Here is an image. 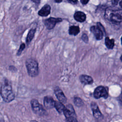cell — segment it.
Returning a JSON list of instances; mask_svg holds the SVG:
<instances>
[{
    "mask_svg": "<svg viewBox=\"0 0 122 122\" xmlns=\"http://www.w3.org/2000/svg\"><path fill=\"white\" fill-rule=\"evenodd\" d=\"M120 6L122 8V0L120 1Z\"/></svg>",
    "mask_w": 122,
    "mask_h": 122,
    "instance_id": "f1b7e54d",
    "label": "cell"
},
{
    "mask_svg": "<svg viewBox=\"0 0 122 122\" xmlns=\"http://www.w3.org/2000/svg\"><path fill=\"white\" fill-rule=\"evenodd\" d=\"M65 122H78L76 119V116H71L68 118H66Z\"/></svg>",
    "mask_w": 122,
    "mask_h": 122,
    "instance_id": "ffe728a7",
    "label": "cell"
},
{
    "mask_svg": "<svg viewBox=\"0 0 122 122\" xmlns=\"http://www.w3.org/2000/svg\"><path fill=\"white\" fill-rule=\"evenodd\" d=\"M0 122H4V121H3V120H2V119H1V120H0Z\"/></svg>",
    "mask_w": 122,
    "mask_h": 122,
    "instance_id": "1f68e13d",
    "label": "cell"
},
{
    "mask_svg": "<svg viewBox=\"0 0 122 122\" xmlns=\"http://www.w3.org/2000/svg\"><path fill=\"white\" fill-rule=\"evenodd\" d=\"M61 21L62 19L61 18H55L51 17L45 20L44 24L48 29L51 30L54 27L56 23L61 22Z\"/></svg>",
    "mask_w": 122,
    "mask_h": 122,
    "instance_id": "52a82bcc",
    "label": "cell"
},
{
    "mask_svg": "<svg viewBox=\"0 0 122 122\" xmlns=\"http://www.w3.org/2000/svg\"><path fill=\"white\" fill-rule=\"evenodd\" d=\"M81 39L85 43H87L88 42V41H89L88 37L87 35V34H82V35L81 36Z\"/></svg>",
    "mask_w": 122,
    "mask_h": 122,
    "instance_id": "7402d4cb",
    "label": "cell"
},
{
    "mask_svg": "<svg viewBox=\"0 0 122 122\" xmlns=\"http://www.w3.org/2000/svg\"><path fill=\"white\" fill-rule=\"evenodd\" d=\"M120 60H121V61H122V55L121 56V57H120Z\"/></svg>",
    "mask_w": 122,
    "mask_h": 122,
    "instance_id": "4dcf8cb0",
    "label": "cell"
},
{
    "mask_svg": "<svg viewBox=\"0 0 122 122\" xmlns=\"http://www.w3.org/2000/svg\"><path fill=\"white\" fill-rule=\"evenodd\" d=\"M120 11L107 9L105 11V17L114 23H120L122 21V15Z\"/></svg>",
    "mask_w": 122,
    "mask_h": 122,
    "instance_id": "3957f363",
    "label": "cell"
},
{
    "mask_svg": "<svg viewBox=\"0 0 122 122\" xmlns=\"http://www.w3.org/2000/svg\"><path fill=\"white\" fill-rule=\"evenodd\" d=\"M90 30L94 34L97 40L102 39L103 36V33L98 26H92L91 27Z\"/></svg>",
    "mask_w": 122,
    "mask_h": 122,
    "instance_id": "ba28073f",
    "label": "cell"
},
{
    "mask_svg": "<svg viewBox=\"0 0 122 122\" xmlns=\"http://www.w3.org/2000/svg\"><path fill=\"white\" fill-rule=\"evenodd\" d=\"M54 108L59 113L61 114L63 113L66 107L62 104V102L60 101H55Z\"/></svg>",
    "mask_w": 122,
    "mask_h": 122,
    "instance_id": "9a60e30c",
    "label": "cell"
},
{
    "mask_svg": "<svg viewBox=\"0 0 122 122\" xmlns=\"http://www.w3.org/2000/svg\"><path fill=\"white\" fill-rule=\"evenodd\" d=\"M54 93L60 102L62 103H65L67 102V98L64 94L62 90L59 87H56L54 89Z\"/></svg>",
    "mask_w": 122,
    "mask_h": 122,
    "instance_id": "9c48e42d",
    "label": "cell"
},
{
    "mask_svg": "<svg viewBox=\"0 0 122 122\" xmlns=\"http://www.w3.org/2000/svg\"><path fill=\"white\" fill-rule=\"evenodd\" d=\"M93 96L95 99H99L101 97L106 99L108 96V94L105 87L100 86L95 89L93 92Z\"/></svg>",
    "mask_w": 122,
    "mask_h": 122,
    "instance_id": "5b68a950",
    "label": "cell"
},
{
    "mask_svg": "<svg viewBox=\"0 0 122 122\" xmlns=\"http://www.w3.org/2000/svg\"><path fill=\"white\" fill-rule=\"evenodd\" d=\"M30 104L32 109L35 114L40 116H42L46 114V111L36 99L31 100Z\"/></svg>",
    "mask_w": 122,
    "mask_h": 122,
    "instance_id": "277c9868",
    "label": "cell"
},
{
    "mask_svg": "<svg viewBox=\"0 0 122 122\" xmlns=\"http://www.w3.org/2000/svg\"><path fill=\"white\" fill-rule=\"evenodd\" d=\"M63 113L65 116V118H68L71 116H76V114L75 113L73 107L71 104H68L67 105Z\"/></svg>",
    "mask_w": 122,
    "mask_h": 122,
    "instance_id": "8fae6325",
    "label": "cell"
},
{
    "mask_svg": "<svg viewBox=\"0 0 122 122\" xmlns=\"http://www.w3.org/2000/svg\"><path fill=\"white\" fill-rule=\"evenodd\" d=\"M80 80L83 84H91L93 83V80L92 77L87 75H81L80 76Z\"/></svg>",
    "mask_w": 122,
    "mask_h": 122,
    "instance_id": "7c38bea8",
    "label": "cell"
},
{
    "mask_svg": "<svg viewBox=\"0 0 122 122\" xmlns=\"http://www.w3.org/2000/svg\"><path fill=\"white\" fill-rule=\"evenodd\" d=\"M68 0L73 3H76L77 2V0Z\"/></svg>",
    "mask_w": 122,
    "mask_h": 122,
    "instance_id": "4316f807",
    "label": "cell"
},
{
    "mask_svg": "<svg viewBox=\"0 0 122 122\" xmlns=\"http://www.w3.org/2000/svg\"><path fill=\"white\" fill-rule=\"evenodd\" d=\"M121 43H122V38H121Z\"/></svg>",
    "mask_w": 122,
    "mask_h": 122,
    "instance_id": "d6a6232c",
    "label": "cell"
},
{
    "mask_svg": "<svg viewBox=\"0 0 122 122\" xmlns=\"http://www.w3.org/2000/svg\"><path fill=\"white\" fill-rule=\"evenodd\" d=\"M51 12V7L50 5H45L38 12V14L42 17L47 16Z\"/></svg>",
    "mask_w": 122,
    "mask_h": 122,
    "instance_id": "4fadbf2b",
    "label": "cell"
},
{
    "mask_svg": "<svg viewBox=\"0 0 122 122\" xmlns=\"http://www.w3.org/2000/svg\"><path fill=\"white\" fill-rule=\"evenodd\" d=\"M97 26L102 31V32H103V33H105V30H104V27H103V26L101 24L100 22H98V23H97Z\"/></svg>",
    "mask_w": 122,
    "mask_h": 122,
    "instance_id": "603a6c76",
    "label": "cell"
},
{
    "mask_svg": "<svg viewBox=\"0 0 122 122\" xmlns=\"http://www.w3.org/2000/svg\"><path fill=\"white\" fill-rule=\"evenodd\" d=\"M30 122H37L36 120H32V121H31Z\"/></svg>",
    "mask_w": 122,
    "mask_h": 122,
    "instance_id": "f546056e",
    "label": "cell"
},
{
    "mask_svg": "<svg viewBox=\"0 0 122 122\" xmlns=\"http://www.w3.org/2000/svg\"><path fill=\"white\" fill-rule=\"evenodd\" d=\"M91 107L94 117L98 120H102L103 118V116L100 111L97 103L92 102L91 104Z\"/></svg>",
    "mask_w": 122,
    "mask_h": 122,
    "instance_id": "8992f818",
    "label": "cell"
},
{
    "mask_svg": "<svg viewBox=\"0 0 122 122\" xmlns=\"http://www.w3.org/2000/svg\"><path fill=\"white\" fill-rule=\"evenodd\" d=\"M31 0L36 4H39L40 2V0Z\"/></svg>",
    "mask_w": 122,
    "mask_h": 122,
    "instance_id": "484cf974",
    "label": "cell"
},
{
    "mask_svg": "<svg viewBox=\"0 0 122 122\" xmlns=\"http://www.w3.org/2000/svg\"><path fill=\"white\" fill-rule=\"evenodd\" d=\"M43 103L44 106L47 109H51L54 107L55 101L51 97L46 96L44 98Z\"/></svg>",
    "mask_w": 122,
    "mask_h": 122,
    "instance_id": "30bf717a",
    "label": "cell"
},
{
    "mask_svg": "<svg viewBox=\"0 0 122 122\" xmlns=\"http://www.w3.org/2000/svg\"><path fill=\"white\" fill-rule=\"evenodd\" d=\"M119 0H112V3L113 5H117Z\"/></svg>",
    "mask_w": 122,
    "mask_h": 122,
    "instance_id": "d4e9b609",
    "label": "cell"
},
{
    "mask_svg": "<svg viewBox=\"0 0 122 122\" xmlns=\"http://www.w3.org/2000/svg\"><path fill=\"white\" fill-rule=\"evenodd\" d=\"M62 0H55V2H57V3H60V2H61L62 1Z\"/></svg>",
    "mask_w": 122,
    "mask_h": 122,
    "instance_id": "83f0119b",
    "label": "cell"
},
{
    "mask_svg": "<svg viewBox=\"0 0 122 122\" xmlns=\"http://www.w3.org/2000/svg\"><path fill=\"white\" fill-rule=\"evenodd\" d=\"M25 47V44L24 43H22L20 46V47L19 49V50L18 51V52H17V55H20V54L21 53L22 51H23V50L24 49Z\"/></svg>",
    "mask_w": 122,
    "mask_h": 122,
    "instance_id": "44dd1931",
    "label": "cell"
},
{
    "mask_svg": "<svg viewBox=\"0 0 122 122\" xmlns=\"http://www.w3.org/2000/svg\"><path fill=\"white\" fill-rule=\"evenodd\" d=\"M89 0H81V2L82 4H86Z\"/></svg>",
    "mask_w": 122,
    "mask_h": 122,
    "instance_id": "cb8c5ba5",
    "label": "cell"
},
{
    "mask_svg": "<svg viewBox=\"0 0 122 122\" xmlns=\"http://www.w3.org/2000/svg\"><path fill=\"white\" fill-rule=\"evenodd\" d=\"M73 102L74 104L77 106V107H81L83 106L84 104V103L82 101V100L78 97H75L73 99Z\"/></svg>",
    "mask_w": 122,
    "mask_h": 122,
    "instance_id": "d6986e66",
    "label": "cell"
},
{
    "mask_svg": "<svg viewBox=\"0 0 122 122\" xmlns=\"http://www.w3.org/2000/svg\"><path fill=\"white\" fill-rule=\"evenodd\" d=\"M74 18L76 20L82 22L85 20L86 16L84 13L81 11H77L74 14Z\"/></svg>",
    "mask_w": 122,
    "mask_h": 122,
    "instance_id": "5bb4252c",
    "label": "cell"
},
{
    "mask_svg": "<svg viewBox=\"0 0 122 122\" xmlns=\"http://www.w3.org/2000/svg\"><path fill=\"white\" fill-rule=\"evenodd\" d=\"M0 95L3 101L10 102L15 99V95L12 89V87L7 80H5L0 88Z\"/></svg>",
    "mask_w": 122,
    "mask_h": 122,
    "instance_id": "6da1fadb",
    "label": "cell"
},
{
    "mask_svg": "<svg viewBox=\"0 0 122 122\" xmlns=\"http://www.w3.org/2000/svg\"><path fill=\"white\" fill-rule=\"evenodd\" d=\"M80 28L78 26H71L69 30V33L70 35H77L80 32Z\"/></svg>",
    "mask_w": 122,
    "mask_h": 122,
    "instance_id": "2e32d148",
    "label": "cell"
},
{
    "mask_svg": "<svg viewBox=\"0 0 122 122\" xmlns=\"http://www.w3.org/2000/svg\"></svg>",
    "mask_w": 122,
    "mask_h": 122,
    "instance_id": "836d02e7",
    "label": "cell"
},
{
    "mask_svg": "<svg viewBox=\"0 0 122 122\" xmlns=\"http://www.w3.org/2000/svg\"><path fill=\"white\" fill-rule=\"evenodd\" d=\"M25 64L29 76L32 77H35L38 75V63L35 60L29 59L26 60Z\"/></svg>",
    "mask_w": 122,
    "mask_h": 122,
    "instance_id": "7a4b0ae2",
    "label": "cell"
},
{
    "mask_svg": "<svg viewBox=\"0 0 122 122\" xmlns=\"http://www.w3.org/2000/svg\"><path fill=\"white\" fill-rule=\"evenodd\" d=\"M105 43L107 48L112 49L114 45V40L113 39H110L109 37H107L105 40Z\"/></svg>",
    "mask_w": 122,
    "mask_h": 122,
    "instance_id": "e0dca14e",
    "label": "cell"
},
{
    "mask_svg": "<svg viewBox=\"0 0 122 122\" xmlns=\"http://www.w3.org/2000/svg\"><path fill=\"white\" fill-rule=\"evenodd\" d=\"M35 32V29H31L29 31L26 38V41L27 44H29L30 42L32 40V39L33 38Z\"/></svg>",
    "mask_w": 122,
    "mask_h": 122,
    "instance_id": "ac0fdd59",
    "label": "cell"
}]
</instances>
